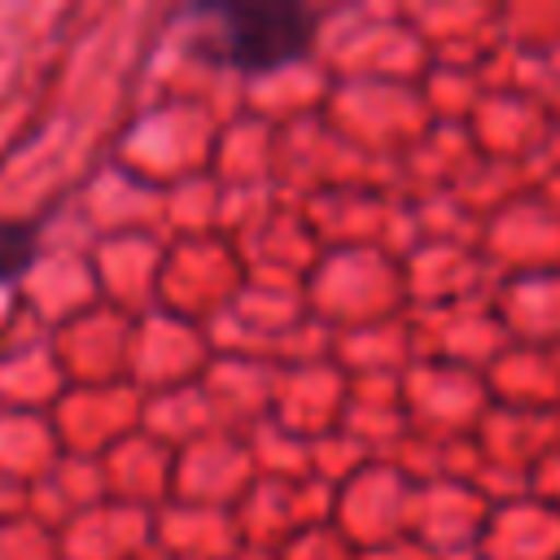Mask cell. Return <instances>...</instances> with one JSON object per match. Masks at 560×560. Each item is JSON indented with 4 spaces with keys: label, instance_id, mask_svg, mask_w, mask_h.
I'll return each instance as SVG.
<instances>
[{
    "label": "cell",
    "instance_id": "obj_1",
    "mask_svg": "<svg viewBox=\"0 0 560 560\" xmlns=\"http://www.w3.org/2000/svg\"><path fill=\"white\" fill-rule=\"evenodd\" d=\"M228 44V61L236 66H276L306 48V13L298 9H214Z\"/></svg>",
    "mask_w": 560,
    "mask_h": 560
},
{
    "label": "cell",
    "instance_id": "obj_2",
    "mask_svg": "<svg viewBox=\"0 0 560 560\" xmlns=\"http://www.w3.org/2000/svg\"><path fill=\"white\" fill-rule=\"evenodd\" d=\"M35 258V228L22 219H0V284L18 280Z\"/></svg>",
    "mask_w": 560,
    "mask_h": 560
}]
</instances>
